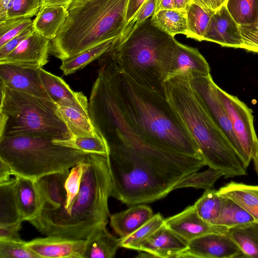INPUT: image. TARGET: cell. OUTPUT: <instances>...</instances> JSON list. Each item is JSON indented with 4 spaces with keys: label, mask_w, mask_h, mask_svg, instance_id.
I'll return each instance as SVG.
<instances>
[{
    "label": "cell",
    "mask_w": 258,
    "mask_h": 258,
    "mask_svg": "<svg viewBox=\"0 0 258 258\" xmlns=\"http://www.w3.org/2000/svg\"><path fill=\"white\" fill-rule=\"evenodd\" d=\"M98 64V74L110 97L106 122L114 133L131 141L146 142L169 152L203 159L196 142L165 96L137 83L110 52L99 58Z\"/></svg>",
    "instance_id": "1"
},
{
    "label": "cell",
    "mask_w": 258,
    "mask_h": 258,
    "mask_svg": "<svg viewBox=\"0 0 258 258\" xmlns=\"http://www.w3.org/2000/svg\"><path fill=\"white\" fill-rule=\"evenodd\" d=\"M111 197L128 206L165 197L187 175L206 165L203 159L153 146H107Z\"/></svg>",
    "instance_id": "2"
},
{
    "label": "cell",
    "mask_w": 258,
    "mask_h": 258,
    "mask_svg": "<svg viewBox=\"0 0 258 258\" xmlns=\"http://www.w3.org/2000/svg\"><path fill=\"white\" fill-rule=\"evenodd\" d=\"M112 181L106 156L89 154L79 193L71 209L42 210L30 221L44 235H58L87 239L100 226L107 225L110 217L108 200Z\"/></svg>",
    "instance_id": "3"
},
{
    "label": "cell",
    "mask_w": 258,
    "mask_h": 258,
    "mask_svg": "<svg viewBox=\"0 0 258 258\" xmlns=\"http://www.w3.org/2000/svg\"><path fill=\"white\" fill-rule=\"evenodd\" d=\"M163 85L166 99L196 142L206 165L226 178L246 175L247 169L194 91L191 78L174 76Z\"/></svg>",
    "instance_id": "4"
},
{
    "label": "cell",
    "mask_w": 258,
    "mask_h": 258,
    "mask_svg": "<svg viewBox=\"0 0 258 258\" xmlns=\"http://www.w3.org/2000/svg\"><path fill=\"white\" fill-rule=\"evenodd\" d=\"M128 0H73L56 37L50 41V53L61 60L121 35L127 22Z\"/></svg>",
    "instance_id": "5"
},
{
    "label": "cell",
    "mask_w": 258,
    "mask_h": 258,
    "mask_svg": "<svg viewBox=\"0 0 258 258\" xmlns=\"http://www.w3.org/2000/svg\"><path fill=\"white\" fill-rule=\"evenodd\" d=\"M176 42L174 37L154 26L150 17L125 41L114 44L109 52L119 67L137 83L165 96V69Z\"/></svg>",
    "instance_id": "6"
},
{
    "label": "cell",
    "mask_w": 258,
    "mask_h": 258,
    "mask_svg": "<svg viewBox=\"0 0 258 258\" xmlns=\"http://www.w3.org/2000/svg\"><path fill=\"white\" fill-rule=\"evenodd\" d=\"M54 140L28 135L0 138V159L9 166L14 176L37 181L47 174L72 168L89 155L55 144Z\"/></svg>",
    "instance_id": "7"
},
{
    "label": "cell",
    "mask_w": 258,
    "mask_h": 258,
    "mask_svg": "<svg viewBox=\"0 0 258 258\" xmlns=\"http://www.w3.org/2000/svg\"><path fill=\"white\" fill-rule=\"evenodd\" d=\"M0 138L14 136L70 139L71 133L52 100L18 92L2 84Z\"/></svg>",
    "instance_id": "8"
},
{
    "label": "cell",
    "mask_w": 258,
    "mask_h": 258,
    "mask_svg": "<svg viewBox=\"0 0 258 258\" xmlns=\"http://www.w3.org/2000/svg\"><path fill=\"white\" fill-rule=\"evenodd\" d=\"M217 91L242 150L243 165L247 169L252 160L254 143L258 140L254 127L252 110L237 97L227 93L218 85Z\"/></svg>",
    "instance_id": "9"
},
{
    "label": "cell",
    "mask_w": 258,
    "mask_h": 258,
    "mask_svg": "<svg viewBox=\"0 0 258 258\" xmlns=\"http://www.w3.org/2000/svg\"><path fill=\"white\" fill-rule=\"evenodd\" d=\"M196 94L216 124L223 133L243 164L244 156L229 119L217 91V85L210 75L191 78Z\"/></svg>",
    "instance_id": "10"
},
{
    "label": "cell",
    "mask_w": 258,
    "mask_h": 258,
    "mask_svg": "<svg viewBox=\"0 0 258 258\" xmlns=\"http://www.w3.org/2000/svg\"><path fill=\"white\" fill-rule=\"evenodd\" d=\"M176 257L235 258L244 255L227 231L209 233L189 241L186 248Z\"/></svg>",
    "instance_id": "11"
},
{
    "label": "cell",
    "mask_w": 258,
    "mask_h": 258,
    "mask_svg": "<svg viewBox=\"0 0 258 258\" xmlns=\"http://www.w3.org/2000/svg\"><path fill=\"white\" fill-rule=\"evenodd\" d=\"M39 69L23 64L0 63V84L18 92L51 100L42 84Z\"/></svg>",
    "instance_id": "12"
},
{
    "label": "cell",
    "mask_w": 258,
    "mask_h": 258,
    "mask_svg": "<svg viewBox=\"0 0 258 258\" xmlns=\"http://www.w3.org/2000/svg\"><path fill=\"white\" fill-rule=\"evenodd\" d=\"M164 75L165 80L178 75H186L194 79L210 75V67L197 48L177 41Z\"/></svg>",
    "instance_id": "13"
},
{
    "label": "cell",
    "mask_w": 258,
    "mask_h": 258,
    "mask_svg": "<svg viewBox=\"0 0 258 258\" xmlns=\"http://www.w3.org/2000/svg\"><path fill=\"white\" fill-rule=\"evenodd\" d=\"M25 244L40 258H84L87 240L47 235L26 241Z\"/></svg>",
    "instance_id": "14"
},
{
    "label": "cell",
    "mask_w": 258,
    "mask_h": 258,
    "mask_svg": "<svg viewBox=\"0 0 258 258\" xmlns=\"http://www.w3.org/2000/svg\"><path fill=\"white\" fill-rule=\"evenodd\" d=\"M204 41L215 42L223 47L241 48L243 39L239 25L232 17L225 4L212 15Z\"/></svg>",
    "instance_id": "15"
},
{
    "label": "cell",
    "mask_w": 258,
    "mask_h": 258,
    "mask_svg": "<svg viewBox=\"0 0 258 258\" xmlns=\"http://www.w3.org/2000/svg\"><path fill=\"white\" fill-rule=\"evenodd\" d=\"M50 40L34 31L11 53L0 58V63H11L42 68L48 62Z\"/></svg>",
    "instance_id": "16"
},
{
    "label": "cell",
    "mask_w": 258,
    "mask_h": 258,
    "mask_svg": "<svg viewBox=\"0 0 258 258\" xmlns=\"http://www.w3.org/2000/svg\"><path fill=\"white\" fill-rule=\"evenodd\" d=\"M164 224L187 241L214 232L227 231L225 227L212 225L202 219L194 205L164 219Z\"/></svg>",
    "instance_id": "17"
},
{
    "label": "cell",
    "mask_w": 258,
    "mask_h": 258,
    "mask_svg": "<svg viewBox=\"0 0 258 258\" xmlns=\"http://www.w3.org/2000/svg\"><path fill=\"white\" fill-rule=\"evenodd\" d=\"M42 84L50 99L57 106H71L89 114V102L81 92H75L60 77L40 68Z\"/></svg>",
    "instance_id": "18"
},
{
    "label": "cell",
    "mask_w": 258,
    "mask_h": 258,
    "mask_svg": "<svg viewBox=\"0 0 258 258\" xmlns=\"http://www.w3.org/2000/svg\"><path fill=\"white\" fill-rule=\"evenodd\" d=\"M187 244L188 241L163 224L142 245L140 251L154 257H176Z\"/></svg>",
    "instance_id": "19"
},
{
    "label": "cell",
    "mask_w": 258,
    "mask_h": 258,
    "mask_svg": "<svg viewBox=\"0 0 258 258\" xmlns=\"http://www.w3.org/2000/svg\"><path fill=\"white\" fill-rule=\"evenodd\" d=\"M15 193L22 220L29 222L38 217L43 208V201L37 181L16 176Z\"/></svg>",
    "instance_id": "20"
},
{
    "label": "cell",
    "mask_w": 258,
    "mask_h": 258,
    "mask_svg": "<svg viewBox=\"0 0 258 258\" xmlns=\"http://www.w3.org/2000/svg\"><path fill=\"white\" fill-rule=\"evenodd\" d=\"M153 215L150 207L143 204L134 205L110 215V225L120 238H123L138 229Z\"/></svg>",
    "instance_id": "21"
},
{
    "label": "cell",
    "mask_w": 258,
    "mask_h": 258,
    "mask_svg": "<svg viewBox=\"0 0 258 258\" xmlns=\"http://www.w3.org/2000/svg\"><path fill=\"white\" fill-rule=\"evenodd\" d=\"M70 172L67 169L47 174L37 180L43 201V210L57 209L65 203L67 193L64 185Z\"/></svg>",
    "instance_id": "22"
},
{
    "label": "cell",
    "mask_w": 258,
    "mask_h": 258,
    "mask_svg": "<svg viewBox=\"0 0 258 258\" xmlns=\"http://www.w3.org/2000/svg\"><path fill=\"white\" fill-rule=\"evenodd\" d=\"M67 15V8L63 6H43L33 21V28L35 31L51 41L58 34Z\"/></svg>",
    "instance_id": "23"
},
{
    "label": "cell",
    "mask_w": 258,
    "mask_h": 258,
    "mask_svg": "<svg viewBox=\"0 0 258 258\" xmlns=\"http://www.w3.org/2000/svg\"><path fill=\"white\" fill-rule=\"evenodd\" d=\"M218 191L220 196L230 198L240 205L258 222V185L231 181Z\"/></svg>",
    "instance_id": "24"
},
{
    "label": "cell",
    "mask_w": 258,
    "mask_h": 258,
    "mask_svg": "<svg viewBox=\"0 0 258 258\" xmlns=\"http://www.w3.org/2000/svg\"><path fill=\"white\" fill-rule=\"evenodd\" d=\"M87 240L84 258H113L120 247V238L110 234L106 225L98 227Z\"/></svg>",
    "instance_id": "25"
},
{
    "label": "cell",
    "mask_w": 258,
    "mask_h": 258,
    "mask_svg": "<svg viewBox=\"0 0 258 258\" xmlns=\"http://www.w3.org/2000/svg\"><path fill=\"white\" fill-rule=\"evenodd\" d=\"M57 109L71 133V138L99 135L89 115L71 106H57Z\"/></svg>",
    "instance_id": "26"
},
{
    "label": "cell",
    "mask_w": 258,
    "mask_h": 258,
    "mask_svg": "<svg viewBox=\"0 0 258 258\" xmlns=\"http://www.w3.org/2000/svg\"><path fill=\"white\" fill-rule=\"evenodd\" d=\"M152 24L161 31L174 37L185 35L187 30L186 12L176 9L162 10L151 17Z\"/></svg>",
    "instance_id": "27"
},
{
    "label": "cell",
    "mask_w": 258,
    "mask_h": 258,
    "mask_svg": "<svg viewBox=\"0 0 258 258\" xmlns=\"http://www.w3.org/2000/svg\"><path fill=\"white\" fill-rule=\"evenodd\" d=\"M220 214L214 225L232 227L257 221L246 210L230 198L222 197Z\"/></svg>",
    "instance_id": "28"
},
{
    "label": "cell",
    "mask_w": 258,
    "mask_h": 258,
    "mask_svg": "<svg viewBox=\"0 0 258 258\" xmlns=\"http://www.w3.org/2000/svg\"><path fill=\"white\" fill-rule=\"evenodd\" d=\"M228 232L243 253L244 257L258 258V222L229 228Z\"/></svg>",
    "instance_id": "29"
},
{
    "label": "cell",
    "mask_w": 258,
    "mask_h": 258,
    "mask_svg": "<svg viewBox=\"0 0 258 258\" xmlns=\"http://www.w3.org/2000/svg\"><path fill=\"white\" fill-rule=\"evenodd\" d=\"M185 11L187 30L185 35L199 41H204L210 19L216 11L203 8L193 2Z\"/></svg>",
    "instance_id": "30"
},
{
    "label": "cell",
    "mask_w": 258,
    "mask_h": 258,
    "mask_svg": "<svg viewBox=\"0 0 258 258\" xmlns=\"http://www.w3.org/2000/svg\"><path fill=\"white\" fill-rule=\"evenodd\" d=\"M15 184V177L0 183V224L22 220L16 197Z\"/></svg>",
    "instance_id": "31"
},
{
    "label": "cell",
    "mask_w": 258,
    "mask_h": 258,
    "mask_svg": "<svg viewBox=\"0 0 258 258\" xmlns=\"http://www.w3.org/2000/svg\"><path fill=\"white\" fill-rule=\"evenodd\" d=\"M118 38L108 41L69 59L61 60L60 69L65 75L73 74L109 51Z\"/></svg>",
    "instance_id": "32"
},
{
    "label": "cell",
    "mask_w": 258,
    "mask_h": 258,
    "mask_svg": "<svg viewBox=\"0 0 258 258\" xmlns=\"http://www.w3.org/2000/svg\"><path fill=\"white\" fill-rule=\"evenodd\" d=\"M164 219L160 213L153 216L145 224L128 236L120 238L121 247L141 250L142 245L161 226Z\"/></svg>",
    "instance_id": "33"
},
{
    "label": "cell",
    "mask_w": 258,
    "mask_h": 258,
    "mask_svg": "<svg viewBox=\"0 0 258 258\" xmlns=\"http://www.w3.org/2000/svg\"><path fill=\"white\" fill-rule=\"evenodd\" d=\"M222 205V197L218 190L212 188L205 190L203 195L194 205L200 217L210 224L214 225Z\"/></svg>",
    "instance_id": "34"
},
{
    "label": "cell",
    "mask_w": 258,
    "mask_h": 258,
    "mask_svg": "<svg viewBox=\"0 0 258 258\" xmlns=\"http://www.w3.org/2000/svg\"><path fill=\"white\" fill-rule=\"evenodd\" d=\"M53 143L62 146L77 149L89 154L106 156L108 153L106 143L99 135L71 138L67 140H54Z\"/></svg>",
    "instance_id": "35"
},
{
    "label": "cell",
    "mask_w": 258,
    "mask_h": 258,
    "mask_svg": "<svg viewBox=\"0 0 258 258\" xmlns=\"http://www.w3.org/2000/svg\"><path fill=\"white\" fill-rule=\"evenodd\" d=\"M225 5L239 26L252 24L258 18V0H227Z\"/></svg>",
    "instance_id": "36"
},
{
    "label": "cell",
    "mask_w": 258,
    "mask_h": 258,
    "mask_svg": "<svg viewBox=\"0 0 258 258\" xmlns=\"http://www.w3.org/2000/svg\"><path fill=\"white\" fill-rule=\"evenodd\" d=\"M223 176V174L212 168L205 171L195 172L182 179L174 186V189L183 187L202 188L205 190L214 187L215 182Z\"/></svg>",
    "instance_id": "37"
},
{
    "label": "cell",
    "mask_w": 258,
    "mask_h": 258,
    "mask_svg": "<svg viewBox=\"0 0 258 258\" xmlns=\"http://www.w3.org/2000/svg\"><path fill=\"white\" fill-rule=\"evenodd\" d=\"M88 156L85 160L72 168L64 185L67 193L66 200L59 208L67 211L71 209L80 190L82 177L88 165Z\"/></svg>",
    "instance_id": "38"
},
{
    "label": "cell",
    "mask_w": 258,
    "mask_h": 258,
    "mask_svg": "<svg viewBox=\"0 0 258 258\" xmlns=\"http://www.w3.org/2000/svg\"><path fill=\"white\" fill-rule=\"evenodd\" d=\"M157 1L147 0L144 3L135 16L127 22L115 44H120L125 41L141 23L154 15Z\"/></svg>",
    "instance_id": "39"
},
{
    "label": "cell",
    "mask_w": 258,
    "mask_h": 258,
    "mask_svg": "<svg viewBox=\"0 0 258 258\" xmlns=\"http://www.w3.org/2000/svg\"><path fill=\"white\" fill-rule=\"evenodd\" d=\"M42 7V0H13L7 11V20L31 18L36 16Z\"/></svg>",
    "instance_id": "40"
},
{
    "label": "cell",
    "mask_w": 258,
    "mask_h": 258,
    "mask_svg": "<svg viewBox=\"0 0 258 258\" xmlns=\"http://www.w3.org/2000/svg\"><path fill=\"white\" fill-rule=\"evenodd\" d=\"M31 18L9 19L0 22V47L32 25Z\"/></svg>",
    "instance_id": "41"
},
{
    "label": "cell",
    "mask_w": 258,
    "mask_h": 258,
    "mask_svg": "<svg viewBox=\"0 0 258 258\" xmlns=\"http://www.w3.org/2000/svg\"><path fill=\"white\" fill-rule=\"evenodd\" d=\"M26 241L0 240L1 258H40L26 245Z\"/></svg>",
    "instance_id": "42"
},
{
    "label": "cell",
    "mask_w": 258,
    "mask_h": 258,
    "mask_svg": "<svg viewBox=\"0 0 258 258\" xmlns=\"http://www.w3.org/2000/svg\"><path fill=\"white\" fill-rule=\"evenodd\" d=\"M239 27L243 39L241 48L258 53V18L252 24Z\"/></svg>",
    "instance_id": "43"
},
{
    "label": "cell",
    "mask_w": 258,
    "mask_h": 258,
    "mask_svg": "<svg viewBox=\"0 0 258 258\" xmlns=\"http://www.w3.org/2000/svg\"><path fill=\"white\" fill-rule=\"evenodd\" d=\"M23 221L15 223L0 224V240L22 241L19 231Z\"/></svg>",
    "instance_id": "44"
},
{
    "label": "cell",
    "mask_w": 258,
    "mask_h": 258,
    "mask_svg": "<svg viewBox=\"0 0 258 258\" xmlns=\"http://www.w3.org/2000/svg\"><path fill=\"white\" fill-rule=\"evenodd\" d=\"M35 30L32 25L21 34L0 47V58L5 57L13 51L23 40L29 36Z\"/></svg>",
    "instance_id": "45"
},
{
    "label": "cell",
    "mask_w": 258,
    "mask_h": 258,
    "mask_svg": "<svg viewBox=\"0 0 258 258\" xmlns=\"http://www.w3.org/2000/svg\"><path fill=\"white\" fill-rule=\"evenodd\" d=\"M146 1L147 0H128L125 16L126 22H128L135 16Z\"/></svg>",
    "instance_id": "46"
},
{
    "label": "cell",
    "mask_w": 258,
    "mask_h": 258,
    "mask_svg": "<svg viewBox=\"0 0 258 258\" xmlns=\"http://www.w3.org/2000/svg\"><path fill=\"white\" fill-rule=\"evenodd\" d=\"M227 0H192V2L200 6L216 11L224 5Z\"/></svg>",
    "instance_id": "47"
},
{
    "label": "cell",
    "mask_w": 258,
    "mask_h": 258,
    "mask_svg": "<svg viewBox=\"0 0 258 258\" xmlns=\"http://www.w3.org/2000/svg\"><path fill=\"white\" fill-rule=\"evenodd\" d=\"M13 173L9 166L0 159V183L8 181Z\"/></svg>",
    "instance_id": "48"
},
{
    "label": "cell",
    "mask_w": 258,
    "mask_h": 258,
    "mask_svg": "<svg viewBox=\"0 0 258 258\" xmlns=\"http://www.w3.org/2000/svg\"><path fill=\"white\" fill-rule=\"evenodd\" d=\"M174 0H157L155 13L162 10L174 9Z\"/></svg>",
    "instance_id": "49"
},
{
    "label": "cell",
    "mask_w": 258,
    "mask_h": 258,
    "mask_svg": "<svg viewBox=\"0 0 258 258\" xmlns=\"http://www.w3.org/2000/svg\"><path fill=\"white\" fill-rule=\"evenodd\" d=\"M13 0H0V22L7 20V11Z\"/></svg>",
    "instance_id": "50"
},
{
    "label": "cell",
    "mask_w": 258,
    "mask_h": 258,
    "mask_svg": "<svg viewBox=\"0 0 258 258\" xmlns=\"http://www.w3.org/2000/svg\"><path fill=\"white\" fill-rule=\"evenodd\" d=\"M73 0H42V7L45 6H62L68 8Z\"/></svg>",
    "instance_id": "51"
},
{
    "label": "cell",
    "mask_w": 258,
    "mask_h": 258,
    "mask_svg": "<svg viewBox=\"0 0 258 258\" xmlns=\"http://www.w3.org/2000/svg\"><path fill=\"white\" fill-rule=\"evenodd\" d=\"M252 160H253L254 169L258 176V140L254 145L252 153Z\"/></svg>",
    "instance_id": "52"
},
{
    "label": "cell",
    "mask_w": 258,
    "mask_h": 258,
    "mask_svg": "<svg viewBox=\"0 0 258 258\" xmlns=\"http://www.w3.org/2000/svg\"><path fill=\"white\" fill-rule=\"evenodd\" d=\"M175 9L185 10L188 6L192 2V0H174Z\"/></svg>",
    "instance_id": "53"
}]
</instances>
